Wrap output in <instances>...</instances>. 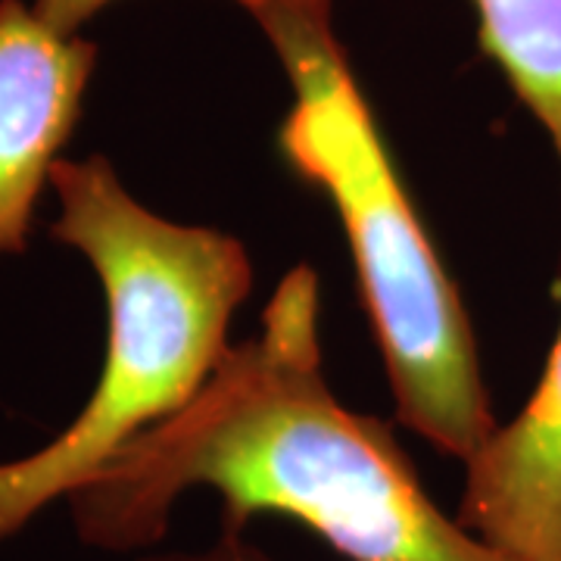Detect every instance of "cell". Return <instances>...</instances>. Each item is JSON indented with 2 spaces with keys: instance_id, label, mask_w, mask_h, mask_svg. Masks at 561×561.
<instances>
[{
  "instance_id": "cell-2",
  "label": "cell",
  "mask_w": 561,
  "mask_h": 561,
  "mask_svg": "<svg viewBox=\"0 0 561 561\" xmlns=\"http://www.w3.org/2000/svg\"><path fill=\"white\" fill-rule=\"evenodd\" d=\"M250 16L294 84L280 160L341 219L397 421L443 456L468 461L500 427L478 337L334 38L331 0H260Z\"/></svg>"
},
{
  "instance_id": "cell-5",
  "label": "cell",
  "mask_w": 561,
  "mask_h": 561,
  "mask_svg": "<svg viewBox=\"0 0 561 561\" xmlns=\"http://www.w3.org/2000/svg\"><path fill=\"white\" fill-rule=\"evenodd\" d=\"M459 518L524 561H561V328L522 412L465 461Z\"/></svg>"
},
{
  "instance_id": "cell-8",
  "label": "cell",
  "mask_w": 561,
  "mask_h": 561,
  "mask_svg": "<svg viewBox=\"0 0 561 561\" xmlns=\"http://www.w3.org/2000/svg\"><path fill=\"white\" fill-rule=\"evenodd\" d=\"M140 561H272L256 542L247 537V527H225L221 524L219 540L203 552H162L147 556Z\"/></svg>"
},
{
  "instance_id": "cell-7",
  "label": "cell",
  "mask_w": 561,
  "mask_h": 561,
  "mask_svg": "<svg viewBox=\"0 0 561 561\" xmlns=\"http://www.w3.org/2000/svg\"><path fill=\"white\" fill-rule=\"evenodd\" d=\"M110 3L113 0H35L32 10L50 32H57L62 38H76L81 25L91 16H98L103 7H110ZM234 3H241L243 10L250 13L260 0H234Z\"/></svg>"
},
{
  "instance_id": "cell-4",
  "label": "cell",
  "mask_w": 561,
  "mask_h": 561,
  "mask_svg": "<svg viewBox=\"0 0 561 561\" xmlns=\"http://www.w3.org/2000/svg\"><path fill=\"white\" fill-rule=\"evenodd\" d=\"M98 47L50 32L22 0H0V256L28 247L44 184L81 119Z\"/></svg>"
},
{
  "instance_id": "cell-6",
  "label": "cell",
  "mask_w": 561,
  "mask_h": 561,
  "mask_svg": "<svg viewBox=\"0 0 561 561\" xmlns=\"http://www.w3.org/2000/svg\"><path fill=\"white\" fill-rule=\"evenodd\" d=\"M481 50L540 122L561 169V0H471Z\"/></svg>"
},
{
  "instance_id": "cell-1",
  "label": "cell",
  "mask_w": 561,
  "mask_h": 561,
  "mask_svg": "<svg viewBox=\"0 0 561 561\" xmlns=\"http://www.w3.org/2000/svg\"><path fill=\"white\" fill-rule=\"evenodd\" d=\"M216 490L221 524L280 515L346 561H524L449 518L383 419L346 409L324 378L319 275L290 268L197 400L72 490L84 546H160L175 502Z\"/></svg>"
},
{
  "instance_id": "cell-3",
  "label": "cell",
  "mask_w": 561,
  "mask_h": 561,
  "mask_svg": "<svg viewBox=\"0 0 561 561\" xmlns=\"http://www.w3.org/2000/svg\"><path fill=\"white\" fill-rule=\"evenodd\" d=\"M50 187L60 197L50 238L79 250L106 294V362L69 427L25 459L0 461V542L197 400L253 290V262L238 238L150 213L101 153L57 160Z\"/></svg>"
}]
</instances>
